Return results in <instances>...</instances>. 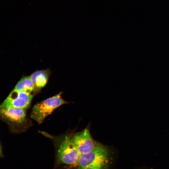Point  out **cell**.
<instances>
[{"instance_id":"obj_5","label":"cell","mask_w":169,"mask_h":169,"mask_svg":"<svg viewBox=\"0 0 169 169\" xmlns=\"http://www.w3.org/2000/svg\"><path fill=\"white\" fill-rule=\"evenodd\" d=\"M73 140L81 156L92 151L98 143L92 137L88 127L73 134Z\"/></svg>"},{"instance_id":"obj_2","label":"cell","mask_w":169,"mask_h":169,"mask_svg":"<svg viewBox=\"0 0 169 169\" xmlns=\"http://www.w3.org/2000/svg\"><path fill=\"white\" fill-rule=\"evenodd\" d=\"M73 134H67L59 139L56 146L55 166L67 169L74 168L81 156L73 140Z\"/></svg>"},{"instance_id":"obj_3","label":"cell","mask_w":169,"mask_h":169,"mask_svg":"<svg viewBox=\"0 0 169 169\" xmlns=\"http://www.w3.org/2000/svg\"><path fill=\"white\" fill-rule=\"evenodd\" d=\"M62 92L47 98L35 104L33 107L30 116L32 118L40 124L44 119L55 109L60 106L67 104L61 97Z\"/></svg>"},{"instance_id":"obj_9","label":"cell","mask_w":169,"mask_h":169,"mask_svg":"<svg viewBox=\"0 0 169 169\" xmlns=\"http://www.w3.org/2000/svg\"><path fill=\"white\" fill-rule=\"evenodd\" d=\"M143 169V168H141V169Z\"/></svg>"},{"instance_id":"obj_8","label":"cell","mask_w":169,"mask_h":169,"mask_svg":"<svg viewBox=\"0 0 169 169\" xmlns=\"http://www.w3.org/2000/svg\"><path fill=\"white\" fill-rule=\"evenodd\" d=\"M14 89L19 91L31 94L34 89L30 76L22 77L16 84Z\"/></svg>"},{"instance_id":"obj_1","label":"cell","mask_w":169,"mask_h":169,"mask_svg":"<svg viewBox=\"0 0 169 169\" xmlns=\"http://www.w3.org/2000/svg\"><path fill=\"white\" fill-rule=\"evenodd\" d=\"M110 150L99 143L91 151L82 155L71 169H109L112 163Z\"/></svg>"},{"instance_id":"obj_6","label":"cell","mask_w":169,"mask_h":169,"mask_svg":"<svg viewBox=\"0 0 169 169\" xmlns=\"http://www.w3.org/2000/svg\"><path fill=\"white\" fill-rule=\"evenodd\" d=\"M0 113L3 119L10 122L18 124L22 123L25 120L24 109L0 107Z\"/></svg>"},{"instance_id":"obj_7","label":"cell","mask_w":169,"mask_h":169,"mask_svg":"<svg viewBox=\"0 0 169 169\" xmlns=\"http://www.w3.org/2000/svg\"><path fill=\"white\" fill-rule=\"evenodd\" d=\"M50 75L49 70H43L36 71L30 76L34 86V90L40 89L47 84Z\"/></svg>"},{"instance_id":"obj_4","label":"cell","mask_w":169,"mask_h":169,"mask_svg":"<svg viewBox=\"0 0 169 169\" xmlns=\"http://www.w3.org/2000/svg\"><path fill=\"white\" fill-rule=\"evenodd\" d=\"M33 96L31 94L14 89L1 104L0 107L25 110L30 105Z\"/></svg>"}]
</instances>
